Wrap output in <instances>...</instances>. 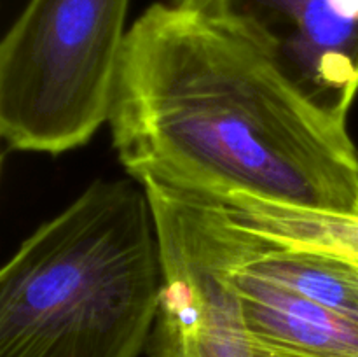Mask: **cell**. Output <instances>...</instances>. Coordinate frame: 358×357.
<instances>
[{
	"label": "cell",
	"instance_id": "1",
	"mask_svg": "<svg viewBox=\"0 0 358 357\" xmlns=\"http://www.w3.org/2000/svg\"><path fill=\"white\" fill-rule=\"evenodd\" d=\"M107 122L142 184L358 216L348 114L268 49L194 10L157 2L129 27Z\"/></svg>",
	"mask_w": 358,
	"mask_h": 357
},
{
	"label": "cell",
	"instance_id": "2",
	"mask_svg": "<svg viewBox=\"0 0 358 357\" xmlns=\"http://www.w3.org/2000/svg\"><path fill=\"white\" fill-rule=\"evenodd\" d=\"M163 261L136 178H98L0 272V357H138L157 321Z\"/></svg>",
	"mask_w": 358,
	"mask_h": 357
},
{
	"label": "cell",
	"instance_id": "3",
	"mask_svg": "<svg viewBox=\"0 0 358 357\" xmlns=\"http://www.w3.org/2000/svg\"><path fill=\"white\" fill-rule=\"evenodd\" d=\"M129 0H28L0 44V136L58 154L108 121Z\"/></svg>",
	"mask_w": 358,
	"mask_h": 357
},
{
	"label": "cell",
	"instance_id": "4",
	"mask_svg": "<svg viewBox=\"0 0 358 357\" xmlns=\"http://www.w3.org/2000/svg\"><path fill=\"white\" fill-rule=\"evenodd\" d=\"M163 261L156 357H252L227 268L234 227L208 200L149 189Z\"/></svg>",
	"mask_w": 358,
	"mask_h": 357
},
{
	"label": "cell",
	"instance_id": "5",
	"mask_svg": "<svg viewBox=\"0 0 358 357\" xmlns=\"http://www.w3.org/2000/svg\"><path fill=\"white\" fill-rule=\"evenodd\" d=\"M268 49L313 97L350 114L358 94V0H170Z\"/></svg>",
	"mask_w": 358,
	"mask_h": 357
},
{
	"label": "cell",
	"instance_id": "6",
	"mask_svg": "<svg viewBox=\"0 0 358 357\" xmlns=\"http://www.w3.org/2000/svg\"><path fill=\"white\" fill-rule=\"evenodd\" d=\"M241 240L234 226L227 279L250 338L304 357H358V322L241 268Z\"/></svg>",
	"mask_w": 358,
	"mask_h": 357
},
{
	"label": "cell",
	"instance_id": "7",
	"mask_svg": "<svg viewBox=\"0 0 358 357\" xmlns=\"http://www.w3.org/2000/svg\"><path fill=\"white\" fill-rule=\"evenodd\" d=\"M234 226L299 251L336 255L358 266V216L276 203L257 196L215 198Z\"/></svg>",
	"mask_w": 358,
	"mask_h": 357
},
{
	"label": "cell",
	"instance_id": "8",
	"mask_svg": "<svg viewBox=\"0 0 358 357\" xmlns=\"http://www.w3.org/2000/svg\"><path fill=\"white\" fill-rule=\"evenodd\" d=\"M241 233V268L358 322L357 265L336 255L269 244L245 230Z\"/></svg>",
	"mask_w": 358,
	"mask_h": 357
},
{
	"label": "cell",
	"instance_id": "9",
	"mask_svg": "<svg viewBox=\"0 0 358 357\" xmlns=\"http://www.w3.org/2000/svg\"><path fill=\"white\" fill-rule=\"evenodd\" d=\"M252 357H304V356H297V354L287 352V350H280L275 349V346L264 345V343H259L255 340H252Z\"/></svg>",
	"mask_w": 358,
	"mask_h": 357
}]
</instances>
